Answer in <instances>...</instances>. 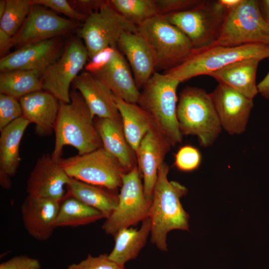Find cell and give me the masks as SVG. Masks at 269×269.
<instances>
[{
	"instance_id": "cell-33",
	"label": "cell",
	"mask_w": 269,
	"mask_h": 269,
	"mask_svg": "<svg viewBox=\"0 0 269 269\" xmlns=\"http://www.w3.org/2000/svg\"><path fill=\"white\" fill-rule=\"evenodd\" d=\"M202 162L200 150L191 145L180 147L174 156V165L180 171L191 172L197 169Z\"/></svg>"
},
{
	"instance_id": "cell-4",
	"label": "cell",
	"mask_w": 269,
	"mask_h": 269,
	"mask_svg": "<svg viewBox=\"0 0 269 269\" xmlns=\"http://www.w3.org/2000/svg\"><path fill=\"white\" fill-rule=\"evenodd\" d=\"M177 119L182 135L196 136L200 145L211 146L222 129L210 93L187 87L179 94Z\"/></svg>"
},
{
	"instance_id": "cell-32",
	"label": "cell",
	"mask_w": 269,
	"mask_h": 269,
	"mask_svg": "<svg viewBox=\"0 0 269 269\" xmlns=\"http://www.w3.org/2000/svg\"><path fill=\"white\" fill-rule=\"evenodd\" d=\"M31 0H6L4 12L0 18V29L10 36L18 31L29 14Z\"/></svg>"
},
{
	"instance_id": "cell-30",
	"label": "cell",
	"mask_w": 269,
	"mask_h": 269,
	"mask_svg": "<svg viewBox=\"0 0 269 269\" xmlns=\"http://www.w3.org/2000/svg\"><path fill=\"white\" fill-rule=\"evenodd\" d=\"M105 218L102 213L75 197L65 195L61 201L55 222V228L75 227Z\"/></svg>"
},
{
	"instance_id": "cell-6",
	"label": "cell",
	"mask_w": 269,
	"mask_h": 269,
	"mask_svg": "<svg viewBox=\"0 0 269 269\" xmlns=\"http://www.w3.org/2000/svg\"><path fill=\"white\" fill-rule=\"evenodd\" d=\"M153 53L155 70L167 71L184 62L194 49L188 38L160 15L138 26Z\"/></svg>"
},
{
	"instance_id": "cell-20",
	"label": "cell",
	"mask_w": 269,
	"mask_h": 269,
	"mask_svg": "<svg viewBox=\"0 0 269 269\" xmlns=\"http://www.w3.org/2000/svg\"><path fill=\"white\" fill-rule=\"evenodd\" d=\"M126 57L137 87H143L155 70L154 58L144 37L138 32H124L118 43Z\"/></svg>"
},
{
	"instance_id": "cell-26",
	"label": "cell",
	"mask_w": 269,
	"mask_h": 269,
	"mask_svg": "<svg viewBox=\"0 0 269 269\" xmlns=\"http://www.w3.org/2000/svg\"><path fill=\"white\" fill-rule=\"evenodd\" d=\"M66 195L97 209L108 218L117 207L119 194L115 190L69 178Z\"/></svg>"
},
{
	"instance_id": "cell-27",
	"label": "cell",
	"mask_w": 269,
	"mask_h": 269,
	"mask_svg": "<svg viewBox=\"0 0 269 269\" xmlns=\"http://www.w3.org/2000/svg\"><path fill=\"white\" fill-rule=\"evenodd\" d=\"M127 141L136 153L145 134L154 127L148 114L137 104L127 102L115 96Z\"/></svg>"
},
{
	"instance_id": "cell-24",
	"label": "cell",
	"mask_w": 269,
	"mask_h": 269,
	"mask_svg": "<svg viewBox=\"0 0 269 269\" xmlns=\"http://www.w3.org/2000/svg\"><path fill=\"white\" fill-rule=\"evenodd\" d=\"M262 60L258 58L238 60L209 76L213 77L219 84L225 85L253 99L259 93L256 74L259 64Z\"/></svg>"
},
{
	"instance_id": "cell-38",
	"label": "cell",
	"mask_w": 269,
	"mask_h": 269,
	"mask_svg": "<svg viewBox=\"0 0 269 269\" xmlns=\"http://www.w3.org/2000/svg\"><path fill=\"white\" fill-rule=\"evenodd\" d=\"M117 48L109 47L98 52L86 63V71L94 74L101 70L110 62Z\"/></svg>"
},
{
	"instance_id": "cell-10",
	"label": "cell",
	"mask_w": 269,
	"mask_h": 269,
	"mask_svg": "<svg viewBox=\"0 0 269 269\" xmlns=\"http://www.w3.org/2000/svg\"><path fill=\"white\" fill-rule=\"evenodd\" d=\"M151 202L145 197L140 173L136 165L123 176L117 207L102 226L105 232L114 237L148 218Z\"/></svg>"
},
{
	"instance_id": "cell-3",
	"label": "cell",
	"mask_w": 269,
	"mask_h": 269,
	"mask_svg": "<svg viewBox=\"0 0 269 269\" xmlns=\"http://www.w3.org/2000/svg\"><path fill=\"white\" fill-rule=\"evenodd\" d=\"M179 83L164 73L154 72L142 88L137 103L150 116L155 130L172 146L182 139L176 114Z\"/></svg>"
},
{
	"instance_id": "cell-42",
	"label": "cell",
	"mask_w": 269,
	"mask_h": 269,
	"mask_svg": "<svg viewBox=\"0 0 269 269\" xmlns=\"http://www.w3.org/2000/svg\"><path fill=\"white\" fill-rule=\"evenodd\" d=\"M269 62V57L268 58ZM259 93L269 100V70L263 79L257 84Z\"/></svg>"
},
{
	"instance_id": "cell-22",
	"label": "cell",
	"mask_w": 269,
	"mask_h": 269,
	"mask_svg": "<svg viewBox=\"0 0 269 269\" xmlns=\"http://www.w3.org/2000/svg\"><path fill=\"white\" fill-rule=\"evenodd\" d=\"M92 74L101 81L115 96L127 102L137 103L140 92L136 85L128 61L118 48L110 62L101 70Z\"/></svg>"
},
{
	"instance_id": "cell-45",
	"label": "cell",
	"mask_w": 269,
	"mask_h": 269,
	"mask_svg": "<svg viewBox=\"0 0 269 269\" xmlns=\"http://www.w3.org/2000/svg\"><path fill=\"white\" fill-rule=\"evenodd\" d=\"M6 6V0H0V18L3 15Z\"/></svg>"
},
{
	"instance_id": "cell-34",
	"label": "cell",
	"mask_w": 269,
	"mask_h": 269,
	"mask_svg": "<svg viewBox=\"0 0 269 269\" xmlns=\"http://www.w3.org/2000/svg\"><path fill=\"white\" fill-rule=\"evenodd\" d=\"M22 108L19 100L0 94V131L22 117Z\"/></svg>"
},
{
	"instance_id": "cell-25",
	"label": "cell",
	"mask_w": 269,
	"mask_h": 269,
	"mask_svg": "<svg viewBox=\"0 0 269 269\" xmlns=\"http://www.w3.org/2000/svg\"><path fill=\"white\" fill-rule=\"evenodd\" d=\"M94 124L103 147L116 157L128 171L135 165L136 154L127 140L122 123L107 118L95 117Z\"/></svg>"
},
{
	"instance_id": "cell-15",
	"label": "cell",
	"mask_w": 269,
	"mask_h": 269,
	"mask_svg": "<svg viewBox=\"0 0 269 269\" xmlns=\"http://www.w3.org/2000/svg\"><path fill=\"white\" fill-rule=\"evenodd\" d=\"M59 37L28 44L1 57L0 72L14 70L41 72L57 60L62 52Z\"/></svg>"
},
{
	"instance_id": "cell-39",
	"label": "cell",
	"mask_w": 269,
	"mask_h": 269,
	"mask_svg": "<svg viewBox=\"0 0 269 269\" xmlns=\"http://www.w3.org/2000/svg\"><path fill=\"white\" fill-rule=\"evenodd\" d=\"M0 269H41V264L37 259L20 255L1 263Z\"/></svg>"
},
{
	"instance_id": "cell-28",
	"label": "cell",
	"mask_w": 269,
	"mask_h": 269,
	"mask_svg": "<svg viewBox=\"0 0 269 269\" xmlns=\"http://www.w3.org/2000/svg\"><path fill=\"white\" fill-rule=\"evenodd\" d=\"M151 232V222L149 218L142 221L138 230L125 228L120 230L114 237V247L109 258L121 265L136 258L141 249L145 246Z\"/></svg>"
},
{
	"instance_id": "cell-21",
	"label": "cell",
	"mask_w": 269,
	"mask_h": 269,
	"mask_svg": "<svg viewBox=\"0 0 269 269\" xmlns=\"http://www.w3.org/2000/svg\"><path fill=\"white\" fill-rule=\"evenodd\" d=\"M19 101L22 117L35 124L36 134L41 136L51 135L59 112V101L43 90L27 95Z\"/></svg>"
},
{
	"instance_id": "cell-40",
	"label": "cell",
	"mask_w": 269,
	"mask_h": 269,
	"mask_svg": "<svg viewBox=\"0 0 269 269\" xmlns=\"http://www.w3.org/2000/svg\"><path fill=\"white\" fill-rule=\"evenodd\" d=\"M106 0H80L69 1L71 5L78 12L88 16L99 9Z\"/></svg>"
},
{
	"instance_id": "cell-41",
	"label": "cell",
	"mask_w": 269,
	"mask_h": 269,
	"mask_svg": "<svg viewBox=\"0 0 269 269\" xmlns=\"http://www.w3.org/2000/svg\"><path fill=\"white\" fill-rule=\"evenodd\" d=\"M13 46L12 37L0 29V54L4 56L9 49Z\"/></svg>"
},
{
	"instance_id": "cell-43",
	"label": "cell",
	"mask_w": 269,
	"mask_h": 269,
	"mask_svg": "<svg viewBox=\"0 0 269 269\" xmlns=\"http://www.w3.org/2000/svg\"><path fill=\"white\" fill-rule=\"evenodd\" d=\"M242 0H218L219 4L228 12L237 6Z\"/></svg>"
},
{
	"instance_id": "cell-7",
	"label": "cell",
	"mask_w": 269,
	"mask_h": 269,
	"mask_svg": "<svg viewBox=\"0 0 269 269\" xmlns=\"http://www.w3.org/2000/svg\"><path fill=\"white\" fill-rule=\"evenodd\" d=\"M251 44L269 45V25L262 15L259 0H242L227 13L213 45Z\"/></svg>"
},
{
	"instance_id": "cell-17",
	"label": "cell",
	"mask_w": 269,
	"mask_h": 269,
	"mask_svg": "<svg viewBox=\"0 0 269 269\" xmlns=\"http://www.w3.org/2000/svg\"><path fill=\"white\" fill-rule=\"evenodd\" d=\"M171 146L153 128L144 136L135 153L138 167L143 179L144 194L149 201H152L158 169Z\"/></svg>"
},
{
	"instance_id": "cell-31",
	"label": "cell",
	"mask_w": 269,
	"mask_h": 269,
	"mask_svg": "<svg viewBox=\"0 0 269 269\" xmlns=\"http://www.w3.org/2000/svg\"><path fill=\"white\" fill-rule=\"evenodd\" d=\"M110 5L137 27L158 15L156 0H111Z\"/></svg>"
},
{
	"instance_id": "cell-37",
	"label": "cell",
	"mask_w": 269,
	"mask_h": 269,
	"mask_svg": "<svg viewBox=\"0 0 269 269\" xmlns=\"http://www.w3.org/2000/svg\"><path fill=\"white\" fill-rule=\"evenodd\" d=\"M201 0H156L158 15L184 11L198 5Z\"/></svg>"
},
{
	"instance_id": "cell-5",
	"label": "cell",
	"mask_w": 269,
	"mask_h": 269,
	"mask_svg": "<svg viewBox=\"0 0 269 269\" xmlns=\"http://www.w3.org/2000/svg\"><path fill=\"white\" fill-rule=\"evenodd\" d=\"M269 57L268 45H213L205 49H194L184 62L164 73L181 83L198 76L209 75L238 60L250 58L263 60Z\"/></svg>"
},
{
	"instance_id": "cell-13",
	"label": "cell",
	"mask_w": 269,
	"mask_h": 269,
	"mask_svg": "<svg viewBox=\"0 0 269 269\" xmlns=\"http://www.w3.org/2000/svg\"><path fill=\"white\" fill-rule=\"evenodd\" d=\"M77 21L61 17L44 6L32 5L31 10L17 33L12 37L17 48L48 40L76 28Z\"/></svg>"
},
{
	"instance_id": "cell-29",
	"label": "cell",
	"mask_w": 269,
	"mask_h": 269,
	"mask_svg": "<svg viewBox=\"0 0 269 269\" xmlns=\"http://www.w3.org/2000/svg\"><path fill=\"white\" fill-rule=\"evenodd\" d=\"M41 72L31 70H14L0 72V94L19 100L43 90Z\"/></svg>"
},
{
	"instance_id": "cell-35",
	"label": "cell",
	"mask_w": 269,
	"mask_h": 269,
	"mask_svg": "<svg viewBox=\"0 0 269 269\" xmlns=\"http://www.w3.org/2000/svg\"><path fill=\"white\" fill-rule=\"evenodd\" d=\"M67 269H124V265L111 260L107 254L97 257L89 254L80 262L69 265Z\"/></svg>"
},
{
	"instance_id": "cell-8",
	"label": "cell",
	"mask_w": 269,
	"mask_h": 269,
	"mask_svg": "<svg viewBox=\"0 0 269 269\" xmlns=\"http://www.w3.org/2000/svg\"><path fill=\"white\" fill-rule=\"evenodd\" d=\"M217 0H202L190 9L162 16L190 40L195 49L212 46L227 14Z\"/></svg>"
},
{
	"instance_id": "cell-23",
	"label": "cell",
	"mask_w": 269,
	"mask_h": 269,
	"mask_svg": "<svg viewBox=\"0 0 269 269\" xmlns=\"http://www.w3.org/2000/svg\"><path fill=\"white\" fill-rule=\"evenodd\" d=\"M29 124L21 117L0 131V184L5 189L10 188V178L15 174L19 166L20 143Z\"/></svg>"
},
{
	"instance_id": "cell-16",
	"label": "cell",
	"mask_w": 269,
	"mask_h": 269,
	"mask_svg": "<svg viewBox=\"0 0 269 269\" xmlns=\"http://www.w3.org/2000/svg\"><path fill=\"white\" fill-rule=\"evenodd\" d=\"M69 177L49 154L39 157L28 179V195L50 198L61 202Z\"/></svg>"
},
{
	"instance_id": "cell-19",
	"label": "cell",
	"mask_w": 269,
	"mask_h": 269,
	"mask_svg": "<svg viewBox=\"0 0 269 269\" xmlns=\"http://www.w3.org/2000/svg\"><path fill=\"white\" fill-rule=\"evenodd\" d=\"M86 102L93 117L122 122L111 91L99 79L86 71L80 73L72 84Z\"/></svg>"
},
{
	"instance_id": "cell-9",
	"label": "cell",
	"mask_w": 269,
	"mask_h": 269,
	"mask_svg": "<svg viewBox=\"0 0 269 269\" xmlns=\"http://www.w3.org/2000/svg\"><path fill=\"white\" fill-rule=\"evenodd\" d=\"M58 163L69 177L112 190L121 187L123 176L128 172L103 147L82 155L61 158Z\"/></svg>"
},
{
	"instance_id": "cell-11",
	"label": "cell",
	"mask_w": 269,
	"mask_h": 269,
	"mask_svg": "<svg viewBox=\"0 0 269 269\" xmlns=\"http://www.w3.org/2000/svg\"><path fill=\"white\" fill-rule=\"evenodd\" d=\"M137 32L138 27L118 12L106 0L102 6L90 14L79 30L90 59L109 47L118 48V43L125 32Z\"/></svg>"
},
{
	"instance_id": "cell-2",
	"label": "cell",
	"mask_w": 269,
	"mask_h": 269,
	"mask_svg": "<svg viewBox=\"0 0 269 269\" xmlns=\"http://www.w3.org/2000/svg\"><path fill=\"white\" fill-rule=\"evenodd\" d=\"M93 117L80 93L70 92V101H59V109L54 132L55 144L51 156L58 162L65 145L75 147L82 155L103 147Z\"/></svg>"
},
{
	"instance_id": "cell-12",
	"label": "cell",
	"mask_w": 269,
	"mask_h": 269,
	"mask_svg": "<svg viewBox=\"0 0 269 269\" xmlns=\"http://www.w3.org/2000/svg\"><path fill=\"white\" fill-rule=\"evenodd\" d=\"M89 58L87 48L79 38L71 39L60 57L41 73L42 89L59 101H70V87Z\"/></svg>"
},
{
	"instance_id": "cell-36",
	"label": "cell",
	"mask_w": 269,
	"mask_h": 269,
	"mask_svg": "<svg viewBox=\"0 0 269 269\" xmlns=\"http://www.w3.org/2000/svg\"><path fill=\"white\" fill-rule=\"evenodd\" d=\"M32 5L46 6L55 11L62 13L70 19L74 21L82 20L87 16L76 10L70 4L69 1L66 0H31Z\"/></svg>"
},
{
	"instance_id": "cell-44",
	"label": "cell",
	"mask_w": 269,
	"mask_h": 269,
	"mask_svg": "<svg viewBox=\"0 0 269 269\" xmlns=\"http://www.w3.org/2000/svg\"><path fill=\"white\" fill-rule=\"evenodd\" d=\"M259 4L262 15L269 25V0H259Z\"/></svg>"
},
{
	"instance_id": "cell-14",
	"label": "cell",
	"mask_w": 269,
	"mask_h": 269,
	"mask_svg": "<svg viewBox=\"0 0 269 269\" xmlns=\"http://www.w3.org/2000/svg\"><path fill=\"white\" fill-rule=\"evenodd\" d=\"M210 95L222 128L231 135L243 133L254 107L253 99L221 84Z\"/></svg>"
},
{
	"instance_id": "cell-18",
	"label": "cell",
	"mask_w": 269,
	"mask_h": 269,
	"mask_svg": "<svg viewBox=\"0 0 269 269\" xmlns=\"http://www.w3.org/2000/svg\"><path fill=\"white\" fill-rule=\"evenodd\" d=\"M60 201L27 195L20 207L24 227L30 236L38 241L52 235Z\"/></svg>"
},
{
	"instance_id": "cell-1",
	"label": "cell",
	"mask_w": 269,
	"mask_h": 269,
	"mask_svg": "<svg viewBox=\"0 0 269 269\" xmlns=\"http://www.w3.org/2000/svg\"><path fill=\"white\" fill-rule=\"evenodd\" d=\"M169 170V166L164 162L158 169L148 217L151 242L163 252L167 251L169 232L175 229L189 231V216L180 202L188 190L178 182L168 180Z\"/></svg>"
}]
</instances>
